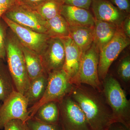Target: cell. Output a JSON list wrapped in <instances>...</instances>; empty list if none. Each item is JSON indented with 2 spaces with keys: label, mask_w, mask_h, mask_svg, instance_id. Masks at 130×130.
Returning <instances> with one entry per match:
<instances>
[{
  "label": "cell",
  "mask_w": 130,
  "mask_h": 130,
  "mask_svg": "<svg viewBox=\"0 0 130 130\" xmlns=\"http://www.w3.org/2000/svg\"><path fill=\"white\" fill-rule=\"evenodd\" d=\"M70 95L83 112L91 130H109L113 124L112 113L102 91L80 84L74 85Z\"/></svg>",
  "instance_id": "obj_1"
},
{
  "label": "cell",
  "mask_w": 130,
  "mask_h": 130,
  "mask_svg": "<svg viewBox=\"0 0 130 130\" xmlns=\"http://www.w3.org/2000/svg\"><path fill=\"white\" fill-rule=\"evenodd\" d=\"M102 92L112 116L113 123L130 129V102L121 84L108 74L102 81Z\"/></svg>",
  "instance_id": "obj_2"
},
{
  "label": "cell",
  "mask_w": 130,
  "mask_h": 130,
  "mask_svg": "<svg viewBox=\"0 0 130 130\" xmlns=\"http://www.w3.org/2000/svg\"><path fill=\"white\" fill-rule=\"evenodd\" d=\"M6 56L8 67L15 90L24 95L29 85L28 76L21 44L16 38L6 35Z\"/></svg>",
  "instance_id": "obj_3"
},
{
  "label": "cell",
  "mask_w": 130,
  "mask_h": 130,
  "mask_svg": "<svg viewBox=\"0 0 130 130\" xmlns=\"http://www.w3.org/2000/svg\"><path fill=\"white\" fill-rule=\"evenodd\" d=\"M63 69L48 74V83L43 96L40 101L28 109L30 118L35 115L38 109L45 103L51 102L59 103L70 95L74 87Z\"/></svg>",
  "instance_id": "obj_4"
},
{
  "label": "cell",
  "mask_w": 130,
  "mask_h": 130,
  "mask_svg": "<svg viewBox=\"0 0 130 130\" xmlns=\"http://www.w3.org/2000/svg\"><path fill=\"white\" fill-rule=\"evenodd\" d=\"M99 53L100 51L93 43L89 48L83 53L74 85L84 84L102 91V83L98 73Z\"/></svg>",
  "instance_id": "obj_5"
},
{
  "label": "cell",
  "mask_w": 130,
  "mask_h": 130,
  "mask_svg": "<svg viewBox=\"0 0 130 130\" xmlns=\"http://www.w3.org/2000/svg\"><path fill=\"white\" fill-rule=\"evenodd\" d=\"M130 43L129 38L124 34L121 26H119L113 38L99 53L98 73L102 83L108 74L112 63Z\"/></svg>",
  "instance_id": "obj_6"
},
{
  "label": "cell",
  "mask_w": 130,
  "mask_h": 130,
  "mask_svg": "<svg viewBox=\"0 0 130 130\" xmlns=\"http://www.w3.org/2000/svg\"><path fill=\"white\" fill-rule=\"evenodd\" d=\"M58 103L63 130H91L83 112L70 95Z\"/></svg>",
  "instance_id": "obj_7"
},
{
  "label": "cell",
  "mask_w": 130,
  "mask_h": 130,
  "mask_svg": "<svg viewBox=\"0 0 130 130\" xmlns=\"http://www.w3.org/2000/svg\"><path fill=\"white\" fill-rule=\"evenodd\" d=\"M4 15L19 25L36 32L48 35L46 21L36 10L19 2L12 7Z\"/></svg>",
  "instance_id": "obj_8"
},
{
  "label": "cell",
  "mask_w": 130,
  "mask_h": 130,
  "mask_svg": "<svg viewBox=\"0 0 130 130\" xmlns=\"http://www.w3.org/2000/svg\"><path fill=\"white\" fill-rule=\"evenodd\" d=\"M28 100L23 95L14 90L0 107V129L12 120H21L24 122L30 119Z\"/></svg>",
  "instance_id": "obj_9"
},
{
  "label": "cell",
  "mask_w": 130,
  "mask_h": 130,
  "mask_svg": "<svg viewBox=\"0 0 130 130\" xmlns=\"http://www.w3.org/2000/svg\"><path fill=\"white\" fill-rule=\"evenodd\" d=\"M1 18L15 35L20 44L41 55L51 37L21 26L8 19L5 15Z\"/></svg>",
  "instance_id": "obj_10"
},
{
  "label": "cell",
  "mask_w": 130,
  "mask_h": 130,
  "mask_svg": "<svg viewBox=\"0 0 130 130\" xmlns=\"http://www.w3.org/2000/svg\"><path fill=\"white\" fill-rule=\"evenodd\" d=\"M47 74L63 69L65 63L64 46L59 38H51L46 48L40 55Z\"/></svg>",
  "instance_id": "obj_11"
},
{
  "label": "cell",
  "mask_w": 130,
  "mask_h": 130,
  "mask_svg": "<svg viewBox=\"0 0 130 130\" xmlns=\"http://www.w3.org/2000/svg\"><path fill=\"white\" fill-rule=\"evenodd\" d=\"M60 38L64 44L65 51L63 69L70 82L73 85L79 71L83 53L70 37Z\"/></svg>",
  "instance_id": "obj_12"
},
{
  "label": "cell",
  "mask_w": 130,
  "mask_h": 130,
  "mask_svg": "<svg viewBox=\"0 0 130 130\" xmlns=\"http://www.w3.org/2000/svg\"><path fill=\"white\" fill-rule=\"evenodd\" d=\"M91 7L95 20L106 21L120 26L126 17L108 0H92Z\"/></svg>",
  "instance_id": "obj_13"
},
{
  "label": "cell",
  "mask_w": 130,
  "mask_h": 130,
  "mask_svg": "<svg viewBox=\"0 0 130 130\" xmlns=\"http://www.w3.org/2000/svg\"><path fill=\"white\" fill-rule=\"evenodd\" d=\"M60 14L69 25L93 27L94 24V18L87 9L63 5L61 7Z\"/></svg>",
  "instance_id": "obj_14"
},
{
  "label": "cell",
  "mask_w": 130,
  "mask_h": 130,
  "mask_svg": "<svg viewBox=\"0 0 130 130\" xmlns=\"http://www.w3.org/2000/svg\"><path fill=\"white\" fill-rule=\"evenodd\" d=\"M119 26L111 23L95 20L93 43L100 52L113 38Z\"/></svg>",
  "instance_id": "obj_15"
},
{
  "label": "cell",
  "mask_w": 130,
  "mask_h": 130,
  "mask_svg": "<svg viewBox=\"0 0 130 130\" xmlns=\"http://www.w3.org/2000/svg\"><path fill=\"white\" fill-rule=\"evenodd\" d=\"M21 46L30 79H34L44 74L47 75L44 71L40 55L21 44Z\"/></svg>",
  "instance_id": "obj_16"
},
{
  "label": "cell",
  "mask_w": 130,
  "mask_h": 130,
  "mask_svg": "<svg viewBox=\"0 0 130 130\" xmlns=\"http://www.w3.org/2000/svg\"><path fill=\"white\" fill-rule=\"evenodd\" d=\"M69 37L84 53L91 46L93 42V27L69 25Z\"/></svg>",
  "instance_id": "obj_17"
},
{
  "label": "cell",
  "mask_w": 130,
  "mask_h": 130,
  "mask_svg": "<svg viewBox=\"0 0 130 130\" xmlns=\"http://www.w3.org/2000/svg\"><path fill=\"white\" fill-rule=\"evenodd\" d=\"M48 83V75L44 74L31 79L25 96L29 105H34L40 101L44 94Z\"/></svg>",
  "instance_id": "obj_18"
},
{
  "label": "cell",
  "mask_w": 130,
  "mask_h": 130,
  "mask_svg": "<svg viewBox=\"0 0 130 130\" xmlns=\"http://www.w3.org/2000/svg\"><path fill=\"white\" fill-rule=\"evenodd\" d=\"M33 117L42 122L49 124L60 123L59 103L54 102L45 103L39 108Z\"/></svg>",
  "instance_id": "obj_19"
},
{
  "label": "cell",
  "mask_w": 130,
  "mask_h": 130,
  "mask_svg": "<svg viewBox=\"0 0 130 130\" xmlns=\"http://www.w3.org/2000/svg\"><path fill=\"white\" fill-rule=\"evenodd\" d=\"M48 35L51 38H61L69 36V25L64 18L58 14L46 21Z\"/></svg>",
  "instance_id": "obj_20"
},
{
  "label": "cell",
  "mask_w": 130,
  "mask_h": 130,
  "mask_svg": "<svg viewBox=\"0 0 130 130\" xmlns=\"http://www.w3.org/2000/svg\"><path fill=\"white\" fill-rule=\"evenodd\" d=\"M15 90L14 84L9 71L2 61L0 62V101L3 102Z\"/></svg>",
  "instance_id": "obj_21"
},
{
  "label": "cell",
  "mask_w": 130,
  "mask_h": 130,
  "mask_svg": "<svg viewBox=\"0 0 130 130\" xmlns=\"http://www.w3.org/2000/svg\"><path fill=\"white\" fill-rule=\"evenodd\" d=\"M62 5L60 0H45L36 10L47 21L60 14Z\"/></svg>",
  "instance_id": "obj_22"
},
{
  "label": "cell",
  "mask_w": 130,
  "mask_h": 130,
  "mask_svg": "<svg viewBox=\"0 0 130 130\" xmlns=\"http://www.w3.org/2000/svg\"><path fill=\"white\" fill-rule=\"evenodd\" d=\"M119 79L122 83L128 85L130 82V56L129 55L121 59L117 70Z\"/></svg>",
  "instance_id": "obj_23"
},
{
  "label": "cell",
  "mask_w": 130,
  "mask_h": 130,
  "mask_svg": "<svg viewBox=\"0 0 130 130\" xmlns=\"http://www.w3.org/2000/svg\"><path fill=\"white\" fill-rule=\"evenodd\" d=\"M26 123L29 130H63L60 123L53 124L44 123L34 117L30 118Z\"/></svg>",
  "instance_id": "obj_24"
},
{
  "label": "cell",
  "mask_w": 130,
  "mask_h": 130,
  "mask_svg": "<svg viewBox=\"0 0 130 130\" xmlns=\"http://www.w3.org/2000/svg\"><path fill=\"white\" fill-rule=\"evenodd\" d=\"M6 24L0 19V62L6 57Z\"/></svg>",
  "instance_id": "obj_25"
},
{
  "label": "cell",
  "mask_w": 130,
  "mask_h": 130,
  "mask_svg": "<svg viewBox=\"0 0 130 130\" xmlns=\"http://www.w3.org/2000/svg\"><path fill=\"white\" fill-rule=\"evenodd\" d=\"M4 130H29L26 122L16 119L7 122L4 126Z\"/></svg>",
  "instance_id": "obj_26"
},
{
  "label": "cell",
  "mask_w": 130,
  "mask_h": 130,
  "mask_svg": "<svg viewBox=\"0 0 130 130\" xmlns=\"http://www.w3.org/2000/svg\"><path fill=\"white\" fill-rule=\"evenodd\" d=\"M63 5H69L88 10L92 0H60Z\"/></svg>",
  "instance_id": "obj_27"
},
{
  "label": "cell",
  "mask_w": 130,
  "mask_h": 130,
  "mask_svg": "<svg viewBox=\"0 0 130 130\" xmlns=\"http://www.w3.org/2000/svg\"><path fill=\"white\" fill-rule=\"evenodd\" d=\"M113 5L124 13H129V0H110Z\"/></svg>",
  "instance_id": "obj_28"
},
{
  "label": "cell",
  "mask_w": 130,
  "mask_h": 130,
  "mask_svg": "<svg viewBox=\"0 0 130 130\" xmlns=\"http://www.w3.org/2000/svg\"><path fill=\"white\" fill-rule=\"evenodd\" d=\"M19 2V0H0V19L8 10Z\"/></svg>",
  "instance_id": "obj_29"
},
{
  "label": "cell",
  "mask_w": 130,
  "mask_h": 130,
  "mask_svg": "<svg viewBox=\"0 0 130 130\" xmlns=\"http://www.w3.org/2000/svg\"><path fill=\"white\" fill-rule=\"evenodd\" d=\"M45 0H19V3L31 9L36 10Z\"/></svg>",
  "instance_id": "obj_30"
},
{
  "label": "cell",
  "mask_w": 130,
  "mask_h": 130,
  "mask_svg": "<svg viewBox=\"0 0 130 130\" xmlns=\"http://www.w3.org/2000/svg\"><path fill=\"white\" fill-rule=\"evenodd\" d=\"M123 31L126 36L130 37V18L129 16H126L121 25Z\"/></svg>",
  "instance_id": "obj_31"
},
{
  "label": "cell",
  "mask_w": 130,
  "mask_h": 130,
  "mask_svg": "<svg viewBox=\"0 0 130 130\" xmlns=\"http://www.w3.org/2000/svg\"><path fill=\"white\" fill-rule=\"evenodd\" d=\"M109 130H130V129L120 123H115L111 126Z\"/></svg>",
  "instance_id": "obj_32"
},
{
  "label": "cell",
  "mask_w": 130,
  "mask_h": 130,
  "mask_svg": "<svg viewBox=\"0 0 130 130\" xmlns=\"http://www.w3.org/2000/svg\"><path fill=\"white\" fill-rule=\"evenodd\" d=\"M2 104H1V103H0V107H1V106Z\"/></svg>",
  "instance_id": "obj_33"
}]
</instances>
